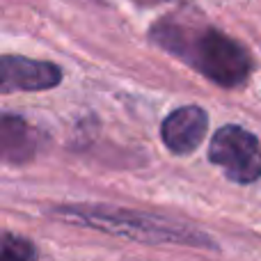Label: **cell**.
Wrapping results in <instances>:
<instances>
[{
	"label": "cell",
	"mask_w": 261,
	"mask_h": 261,
	"mask_svg": "<svg viewBox=\"0 0 261 261\" xmlns=\"http://www.w3.org/2000/svg\"><path fill=\"white\" fill-rule=\"evenodd\" d=\"M208 128V115L199 106H184L172 110L161 126L163 144L172 153H190L202 144Z\"/></svg>",
	"instance_id": "obj_5"
},
{
	"label": "cell",
	"mask_w": 261,
	"mask_h": 261,
	"mask_svg": "<svg viewBox=\"0 0 261 261\" xmlns=\"http://www.w3.org/2000/svg\"><path fill=\"white\" fill-rule=\"evenodd\" d=\"M60 81H62V71L58 64L21 58V55H5L0 62V87L5 94L50 90L60 85Z\"/></svg>",
	"instance_id": "obj_4"
},
{
	"label": "cell",
	"mask_w": 261,
	"mask_h": 261,
	"mask_svg": "<svg viewBox=\"0 0 261 261\" xmlns=\"http://www.w3.org/2000/svg\"><path fill=\"white\" fill-rule=\"evenodd\" d=\"M35 257H37V252L30 241L21 239V236H14V234L3 236V254H0V261H35Z\"/></svg>",
	"instance_id": "obj_7"
},
{
	"label": "cell",
	"mask_w": 261,
	"mask_h": 261,
	"mask_svg": "<svg viewBox=\"0 0 261 261\" xmlns=\"http://www.w3.org/2000/svg\"><path fill=\"white\" fill-rule=\"evenodd\" d=\"M53 216L60 218V220L94 227V229L108 231V234L115 236L140 241V243H176L195 245V248H213V241L204 231L195 229L186 222H174L167 220V218L151 216V213L99 206V204H94V206L78 204V206L53 208Z\"/></svg>",
	"instance_id": "obj_2"
},
{
	"label": "cell",
	"mask_w": 261,
	"mask_h": 261,
	"mask_svg": "<svg viewBox=\"0 0 261 261\" xmlns=\"http://www.w3.org/2000/svg\"><path fill=\"white\" fill-rule=\"evenodd\" d=\"M0 142H3V158L7 163H25L37 151L35 130H30V126L21 117H14V115L3 117Z\"/></svg>",
	"instance_id": "obj_6"
},
{
	"label": "cell",
	"mask_w": 261,
	"mask_h": 261,
	"mask_svg": "<svg viewBox=\"0 0 261 261\" xmlns=\"http://www.w3.org/2000/svg\"><path fill=\"white\" fill-rule=\"evenodd\" d=\"M153 39L170 53L193 64L202 76H206L216 85L239 87L241 83L248 81L252 71V58L248 50L225 32L213 28L188 35L186 28L163 21L161 25L153 28Z\"/></svg>",
	"instance_id": "obj_1"
},
{
	"label": "cell",
	"mask_w": 261,
	"mask_h": 261,
	"mask_svg": "<svg viewBox=\"0 0 261 261\" xmlns=\"http://www.w3.org/2000/svg\"><path fill=\"white\" fill-rule=\"evenodd\" d=\"M208 158L236 184H252L261 176V147L250 130L222 126L208 144Z\"/></svg>",
	"instance_id": "obj_3"
}]
</instances>
